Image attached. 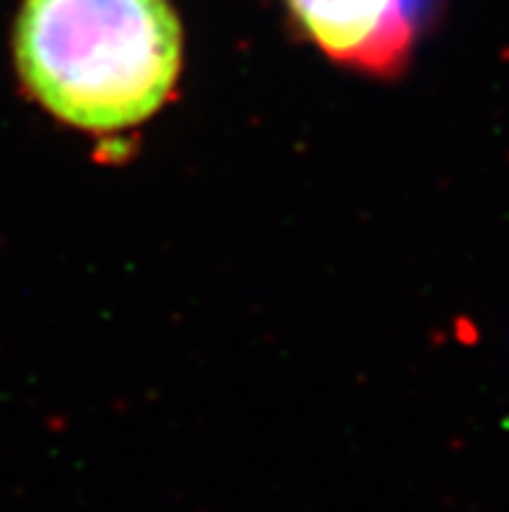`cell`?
I'll use <instances>...</instances> for the list:
<instances>
[{"label": "cell", "instance_id": "obj_1", "mask_svg": "<svg viewBox=\"0 0 509 512\" xmlns=\"http://www.w3.org/2000/svg\"><path fill=\"white\" fill-rule=\"evenodd\" d=\"M13 47L29 94L86 130L154 115L182 65L167 0H26Z\"/></svg>", "mask_w": 509, "mask_h": 512}, {"label": "cell", "instance_id": "obj_2", "mask_svg": "<svg viewBox=\"0 0 509 512\" xmlns=\"http://www.w3.org/2000/svg\"><path fill=\"white\" fill-rule=\"evenodd\" d=\"M289 6L330 58L393 73L408 58L432 0H289Z\"/></svg>", "mask_w": 509, "mask_h": 512}]
</instances>
